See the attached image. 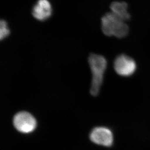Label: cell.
<instances>
[{
    "instance_id": "1",
    "label": "cell",
    "mask_w": 150,
    "mask_h": 150,
    "mask_svg": "<svg viewBox=\"0 0 150 150\" xmlns=\"http://www.w3.org/2000/svg\"><path fill=\"white\" fill-rule=\"evenodd\" d=\"M88 63L92 73L91 93L96 96L103 82V75L107 67V61L105 57L99 54H91L88 57Z\"/></svg>"
},
{
    "instance_id": "2",
    "label": "cell",
    "mask_w": 150,
    "mask_h": 150,
    "mask_svg": "<svg viewBox=\"0 0 150 150\" xmlns=\"http://www.w3.org/2000/svg\"><path fill=\"white\" fill-rule=\"evenodd\" d=\"M102 31L107 36H115L123 38L129 33V27L125 23L112 12L107 13L101 19Z\"/></svg>"
},
{
    "instance_id": "3",
    "label": "cell",
    "mask_w": 150,
    "mask_h": 150,
    "mask_svg": "<svg viewBox=\"0 0 150 150\" xmlns=\"http://www.w3.org/2000/svg\"><path fill=\"white\" fill-rule=\"evenodd\" d=\"M13 124L17 130L23 133H29L35 130L37 126L35 118L28 112L22 111L16 114Z\"/></svg>"
},
{
    "instance_id": "4",
    "label": "cell",
    "mask_w": 150,
    "mask_h": 150,
    "mask_svg": "<svg viewBox=\"0 0 150 150\" xmlns=\"http://www.w3.org/2000/svg\"><path fill=\"white\" fill-rule=\"evenodd\" d=\"M114 68L119 75L128 77L132 75L135 72L137 65L133 58L125 54H120L115 59Z\"/></svg>"
},
{
    "instance_id": "5",
    "label": "cell",
    "mask_w": 150,
    "mask_h": 150,
    "mask_svg": "<svg viewBox=\"0 0 150 150\" xmlns=\"http://www.w3.org/2000/svg\"><path fill=\"white\" fill-rule=\"evenodd\" d=\"M90 139L93 143L105 147H110L113 143L112 131L105 127L94 128L90 134Z\"/></svg>"
},
{
    "instance_id": "6",
    "label": "cell",
    "mask_w": 150,
    "mask_h": 150,
    "mask_svg": "<svg viewBox=\"0 0 150 150\" xmlns=\"http://www.w3.org/2000/svg\"><path fill=\"white\" fill-rule=\"evenodd\" d=\"M52 7L48 0H38L32 9L33 17L40 21H45L52 14Z\"/></svg>"
},
{
    "instance_id": "7",
    "label": "cell",
    "mask_w": 150,
    "mask_h": 150,
    "mask_svg": "<svg viewBox=\"0 0 150 150\" xmlns=\"http://www.w3.org/2000/svg\"><path fill=\"white\" fill-rule=\"evenodd\" d=\"M110 8L112 13L123 21L130 19V15L128 12V5L126 3L115 1L111 4Z\"/></svg>"
},
{
    "instance_id": "8",
    "label": "cell",
    "mask_w": 150,
    "mask_h": 150,
    "mask_svg": "<svg viewBox=\"0 0 150 150\" xmlns=\"http://www.w3.org/2000/svg\"><path fill=\"white\" fill-rule=\"evenodd\" d=\"M7 23L5 20H1L0 21V38L3 40L8 37L10 34Z\"/></svg>"
}]
</instances>
